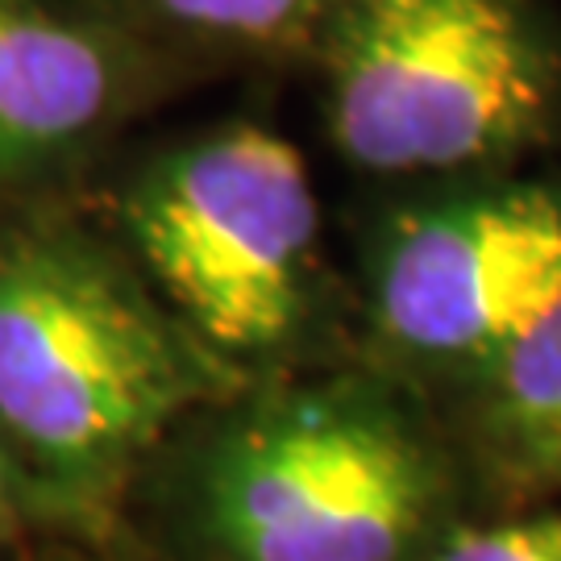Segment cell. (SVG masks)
I'll list each match as a JSON object with an SVG mask.
<instances>
[{"label": "cell", "mask_w": 561, "mask_h": 561, "mask_svg": "<svg viewBox=\"0 0 561 561\" xmlns=\"http://www.w3.org/2000/svg\"><path fill=\"white\" fill-rule=\"evenodd\" d=\"M171 71L101 0H0V204L55 196Z\"/></svg>", "instance_id": "obj_6"}, {"label": "cell", "mask_w": 561, "mask_h": 561, "mask_svg": "<svg viewBox=\"0 0 561 561\" xmlns=\"http://www.w3.org/2000/svg\"><path fill=\"white\" fill-rule=\"evenodd\" d=\"M21 503V470H18V454L9 449V442L0 437V524L13 520Z\"/></svg>", "instance_id": "obj_10"}, {"label": "cell", "mask_w": 561, "mask_h": 561, "mask_svg": "<svg viewBox=\"0 0 561 561\" xmlns=\"http://www.w3.org/2000/svg\"><path fill=\"white\" fill-rule=\"evenodd\" d=\"M171 67L312 55L345 0H101Z\"/></svg>", "instance_id": "obj_8"}, {"label": "cell", "mask_w": 561, "mask_h": 561, "mask_svg": "<svg viewBox=\"0 0 561 561\" xmlns=\"http://www.w3.org/2000/svg\"><path fill=\"white\" fill-rule=\"evenodd\" d=\"M482 461L516 495H561V300L470 379Z\"/></svg>", "instance_id": "obj_7"}, {"label": "cell", "mask_w": 561, "mask_h": 561, "mask_svg": "<svg viewBox=\"0 0 561 561\" xmlns=\"http://www.w3.org/2000/svg\"><path fill=\"white\" fill-rule=\"evenodd\" d=\"M433 561H561V512L461 528Z\"/></svg>", "instance_id": "obj_9"}, {"label": "cell", "mask_w": 561, "mask_h": 561, "mask_svg": "<svg viewBox=\"0 0 561 561\" xmlns=\"http://www.w3.org/2000/svg\"><path fill=\"white\" fill-rule=\"evenodd\" d=\"M101 225L229 370L283 354L321 308V201L300 150L259 121L150 150L108 192Z\"/></svg>", "instance_id": "obj_3"}, {"label": "cell", "mask_w": 561, "mask_h": 561, "mask_svg": "<svg viewBox=\"0 0 561 561\" xmlns=\"http://www.w3.org/2000/svg\"><path fill=\"white\" fill-rule=\"evenodd\" d=\"M362 279L382 354L470 382L561 300V183L495 171L396 204Z\"/></svg>", "instance_id": "obj_5"}, {"label": "cell", "mask_w": 561, "mask_h": 561, "mask_svg": "<svg viewBox=\"0 0 561 561\" xmlns=\"http://www.w3.org/2000/svg\"><path fill=\"white\" fill-rule=\"evenodd\" d=\"M437 495L416 424L354 382L254 403L201 466L204 524L229 561H403Z\"/></svg>", "instance_id": "obj_4"}, {"label": "cell", "mask_w": 561, "mask_h": 561, "mask_svg": "<svg viewBox=\"0 0 561 561\" xmlns=\"http://www.w3.org/2000/svg\"><path fill=\"white\" fill-rule=\"evenodd\" d=\"M233 382L104 225L0 204V437L62 491H101Z\"/></svg>", "instance_id": "obj_1"}, {"label": "cell", "mask_w": 561, "mask_h": 561, "mask_svg": "<svg viewBox=\"0 0 561 561\" xmlns=\"http://www.w3.org/2000/svg\"><path fill=\"white\" fill-rule=\"evenodd\" d=\"M324 134L375 180H474L561 121V50L528 0H345L317 50Z\"/></svg>", "instance_id": "obj_2"}]
</instances>
